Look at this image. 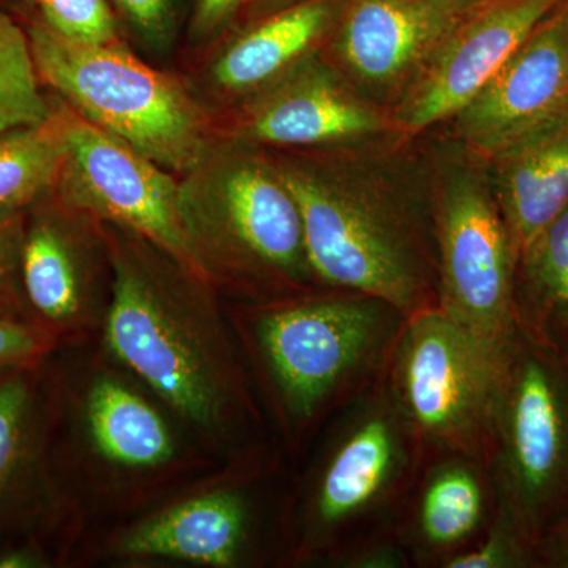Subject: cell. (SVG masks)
Instances as JSON below:
<instances>
[{
  "instance_id": "1",
  "label": "cell",
  "mask_w": 568,
  "mask_h": 568,
  "mask_svg": "<svg viewBox=\"0 0 568 568\" xmlns=\"http://www.w3.org/2000/svg\"><path fill=\"white\" fill-rule=\"evenodd\" d=\"M112 297L104 321L111 353L179 416L205 432H224L254 416L244 368L215 306L190 282V268L164 265L136 248L112 260Z\"/></svg>"
},
{
  "instance_id": "2",
  "label": "cell",
  "mask_w": 568,
  "mask_h": 568,
  "mask_svg": "<svg viewBox=\"0 0 568 568\" xmlns=\"http://www.w3.org/2000/svg\"><path fill=\"white\" fill-rule=\"evenodd\" d=\"M282 298L253 320V343L287 437L383 383L407 317L373 295L336 290Z\"/></svg>"
},
{
  "instance_id": "3",
  "label": "cell",
  "mask_w": 568,
  "mask_h": 568,
  "mask_svg": "<svg viewBox=\"0 0 568 568\" xmlns=\"http://www.w3.org/2000/svg\"><path fill=\"white\" fill-rule=\"evenodd\" d=\"M179 183V215L194 272L278 297L316 280L304 223L282 174L239 153L209 151Z\"/></svg>"
},
{
  "instance_id": "4",
  "label": "cell",
  "mask_w": 568,
  "mask_h": 568,
  "mask_svg": "<svg viewBox=\"0 0 568 568\" xmlns=\"http://www.w3.org/2000/svg\"><path fill=\"white\" fill-rule=\"evenodd\" d=\"M298 510L301 556L331 560L365 541L395 536L422 448L379 383L335 414Z\"/></svg>"
},
{
  "instance_id": "5",
  "label": "cell",
  "mask_w": 568,
  "mask_h": 568,
  "mask_svg": "<svg viewBox=\"0 0 568 568\" xmlns=\"http://www.w3.org/2000/svg\"><path fill=\"white\" fill-rule=\"evenodd\" d=\"M40 81L81 118L132 145L168 171L186 173L204 152V121L173 78L145 65L121 44H88L28 26Z\"/></svg>"
},
{
  "instance_id": "6",
  "label": "cell",
  "mask_w": 568,
  "mask_h": 568,
  "mask_svg": "<svg viewBox=\"0 0 568 568\" xmlns=\"http://www.w3.org/2000/svg\"><path fill=\"white\" fill-rule=\"evenodd\" d=\"M510 351L467 331L437 306L407 317L384 383L424 457L462 454L488 465Z\"/></svg>"
},
{
  "instance_id": "7",
  "label": "cell",
  "mask_w": 568,
  "mask_h": 568,
  "mask_svg": "<svg viewBox=\"0 0 568 568\" xmlns=\"http://www.w3.org/2000/svg\"><path fill=\"white\" fill-rule=\"evenodd\" d=\"M497 508L534 547L568 514V355L517 335L489 443Z\"/></svg>"
},
{
  "instance_id": "8",
  "label": "cell",
  "mask_w": 568,
  "mask_h": 568,
  "mask_svg": "<svg viewBox=\"0 0 568 568\" xmlns=\"http://www.w3.org/2000/svg\"><path fill=\"white\" fill-rule=\"evenodd\" d=\"M280 174L301 209L317 282L383 298L406 316L437 306V268L395 212L308 171Z\"/></svg>"
},
{
  "instance_id": "9",
  "label": "cell",
  "mask_w": 568,
  "mask_h": 568,
  "mask_svg": "<svg viewBox=\"0 0 568 568\" xmlns=\"http://www.w3.org/2000/svg\"><path fill=\"white\" fill-rule=\"evenodd\" d=\"M436 245L437 308L493 345L511 347L517 261L499 205L480 183H450L437 212Z\"/></svg>"
},
{
  "instance_id": "10",
  "label": "cell",
  "mask_w": 568,
  "mask_h": 568,
  "mask_svg": "<svg viewBox=\"0 0 568 568\" xmlns=\"http://www.w3.org/2000/svg\"><path fill=\"white\" fill-rule=\"evenodd\" d=\"M63 132L65 155L55 182L63 200L140 235L194 272L173 175L80 114L63 112Z\"/></svg>"
},
{
  "instance_id": "11",
  "label": "cell",
  "mask_w": 568,
  "mask_h": 568,
  "mask_svg": "<svg viewBox=\"0 0 568 568\" xmlns=\"http://www.w3.org/2000/svg\"><path fill=\"white\" fill-rule=\"evenodd\" d=\"M496 507L487 463L462 454L428 455L399 507L395 536L413 567L443 568L484 536Z\"/></svg>"
},
{
  "instance_id": "12",
  "label": "cell",
  "mask_w": 568,
  "mask_h": 568,
  "mask_svg": "<svg viewBox=\"0 0 568 568\" xmlns=\"http://www.w3.org/2000/svg\"><path fill=\"white\" fill-rule=\"evenodd\" d=\"M568 102V14L538 26L459 112V130L488 152H503Z\"/></svg>"
},
{
  "instance_id": "13",
  "label": "cell",
  "mask_w": 568,
  "mask_h": 568,
  "mask_svg": "<svg viewBox=\"0 0 568 568\" xmlns=\"http://www.w3.org/2000/svg\"><path fill=\"white\" fill-rule=\"evenodd\" d=\"M559 0H507L478 14L448 40L410 97L403 122L410 130L458 115Z\"/></svg>"
},
{
  "instance_id": "14",
  "label": "cell",
  "mask_w": 568,
  "mask_h": 568,
  "mask_svg": "<svg viewBox=\"0 0 568 568\" xmlns=\"http://www.w3.org/2000/svg\"><path fill=\"white\" fill-rule=\"evenodd\" d=\"M499 153L497 205L517 261L568 203V102Z\"/></svg>"
},
{
  "instance_id": "15",
  "label": "cell",
  "mask_w": 568,
  "mask_h": 568,
  "mask_svg": "<svg viewBox=\"0 0 568 568\" xmlns=\"http://www.w3.org/2000/svg\"><path fill=\"white\" fill-rule=\"evenodd\" d=\"M252 536L248 497L222 489L148 519L122 537L119 548L125 555L233 567L244 560Z\"/></svg>"
},
{
  "instance_id": "16",
  "label": "cell",
  "mask_w": 568,
  "mask_h": 568,
  "mask_svg": "<svg viewBox=\"0 0 568 568\" xmlns=\"http://www.w3.org/2000/svg\"><path fill=\"white\" fill-rule=\"evenodd\" d=\"M454 10L450 0H357L343 29V55L365 80H395L447 36Z\"/></svg>"
},
{
  "instance_id": "17",
  "label": "cell",
  "mask_w": 568,
  "mask_h": 568,
  "mask_svg": "<svg viewBox=\"0 0 568 568\" xmlns=\"http://www.w3.org/2000/svg\"><path fill=\"white\" fill-rule=\"evenodd\" d=\"M20 290L47 334L88 323L84 261L70 227L55 213L36 212L24 222Z\"/></svg>"
},
{
  "instance_id": "18",
  "label": "cell",
  "mask_w": 568,
  "mask_h": 568,
  "mask_svg": "<svg viewBox=\"0 0 568 568\" xmlns=\"http://www.w3.org/2000/svg\"><path fill=\"white\" fill-rule=\"evenodd\" d=\"M376 118L320 77L298 78L265 100L248 133L276 145H312L373 132Z\"/></svg>"
},
{
  "instance_id": "19",
  "label": "cell",
  "mask_w": 568,
  "mask_h": 568,
  "mask_svg": "<svg viewBox=\"0 0 568 568\" xmlns=\"http://www.w3.org/2000/svg\"><path fill=\"white\" fill-rule=\"evenodd\" d=\"M85 424L97 452L112 465L153 469L174 457L173 433L162 414L115 377H99L92 384Z\"/></svg>"
},
{
  "instance_id": "20",
  "label": "cell",
  "mask_w": 568,
  "mask_h": 568,
  "mask_svg": "<svg viewBox=\"0 0 568 568\" xmlns=\"http://www.w3.org/2000/svg\"><path fill=\"white\" fill-rule=\"evenodd\" d=\"M519 334L568 355V203L515 265Z\"/></svg>"
},
{
  "instance_id": "21",
  "label": "cell",
  "mask_w": 568,
  "mask_h": 568,
  "mask_svg": "<svg viewBox=\"0 0 568 568\" xmlns=\"http://www.w3.org/2000/svg\"><path fill=\"white\" fill-rule=\"evenodd\" d=\"M327 18L328 7L316 0L275 14L222 52L212 67L213 80L231 92L265 84L315 43Z\"/></svg>"
},
{
  "instance_id": "22",
  "label": "cell",
  "mask_w": 568,
  "mask_h": 568,
  "mask_svg": "<svg viewBox=\"0 0 568 568\" xmlns=\"http://www.w3.org/2000/svg\"><path fill=\"white\" fill-rule=\"evenodd\" d=\"M65 132L63 112L39 125L0 134V213H22L58 182Z\"/></svg>"
},
{
  "instance_id": "23",
  "label": "cell",
  "mask_w": 568,
  "mask_h": 568,
  "mask_svg": "<svg viewBox=\"0 0 568 568\" xmlns=\"http://www.w3.org/2000/svg\"><path fill=\"white\" fill-rule=\"evenodd\" d=\"M51 114L40 91L28 29L0 11V134L39 125Z\"/></svg>"
},
{
  "instance_id": "24",
  "label": "cell",
  "mask_w": 568,
  "mask_h": 568,
  "mask_svg": "<svg viewBox=\"0 0 568 568\" xmlns=\"http://www.w3.org/2000/svg\"><path fill=\"white\" fill-rule=\"evenodd\" d=\"M443 568H540L537 548L496 507L495 518L473 547L448 559Z\"/></svg>"
},
{
  "instance_id": "25",
  "label": "cell",
  "mask_w": 568,
  "mask_h": 568,
  "mask_svg": "<svg viewBox=\"0 0 568 568\" xmlns=\"http://www.w3.org/2000/svg\"><path fill=\"white\" fill-rule=\"evenodd\" d=\"M52 31L88 44H119L106 0H33Z\"/></svg>"
},
{
  "instance_id": "26",
  "label": "cell",
  "mask_w": 568,
  "mask_h": 568,
  "mask_svg": "<svg viewBox=\"0 0 568 568\" xmlns=\"http://www.w3.org/2000/svg\"><path fill=\"white\" fill-rule=\"evenodd\" d=\"M31 416V392L22 376L0 381V495L13 477L24 450Z\"/></svg>"
},
{
  "instance_id": "27",
  "label": "cell",
  "mask_w": 568,
  "mask_h": 568,
  "mask_svg": "<svg viewBox=\"0 0 568 568\" xmlns=\"http://www.w3.org/2000/svg\"><path fill=\"white\" fill-rule=\"evenodd\" d=\"M50 334L36 324L0 316V369L32 364L50 349Z\"/></svg>"
},
{
  "instance_id": "28",
  "label": "cell",
  "mask_w": 568,
  "mask_h": 568,
  "mask_svg": "<svg viewBox=\"0 0 568 568\" xmlns=\"http://www.w3.org/2000/svg\"><path fill=\"white\" fill-rule=\"evenodd\" d=\"M24 216L22 213H0V302L18 304L20 286V252Z\"/></svg>"
},
{
  "instance_id": "29",
  "label": "cell",
  "mask_w": 568,
  "mask_h": 568,
  "mask_svg": "<svg viewBox=\"0 0 568 568\" xmlns=\"http://www.w3.org/2000/svg\"><path fill=\"white\" fill-rule=\"evenodd\" d=\"M342 568H409L413 560L396 536L376 538L328 560Z\"/></svg>"
},
{
  "instance_id": "30",
  "label": "cell",
  "mask_w": 568,
  "mask_h": 568,
  "mask_svg": "<svg viewBox=\"0 0 568 568\" xmlns=\"http://www.w3.org/2000/svg\"><path fill=\"white\" fill-rule=\"evenodd\" d=\"M115 3L145 39H166L173 24L174 0H115Z\"/></svg>"
},
{
  "instance_id": "31",
  "label": "cell",
  "mask_w": 568,
  "mask_h": 568,
  "mask_svg": "<svg viewBox=\"0 0 568 568\" xmlns=\"http://www.w3.org/2000/svg\"><path fill=\"white\" fill-rule=\"evenodd\" d=\"M537 556L540 568H568V514L540 538Z\"/></svg>"
},
{
  "instance_id": "32",
  "label": "cell",
  "mask_w": 568,
  "mask_h": 568,
  "mask_svg": "<svg viewBox=\"0 0 568 568\" xmlns=\"http://www.w3.org/2000/svg\"><path fill=\"white\" fill-rule=\"evenodd\" d=\"M245 0H197L193 29L200 36L215 32L235 13Z\"/></svg>"
},
{
  "instance_id": "33",
  "label": "cell",
  "mask_w": 568,
  "mask_h": 568,
  "mask_svg": "<svg viewBox=\"0 0 568 568\" xmlns=\"http://www.w3.org/2000/svg\"><path fill=\"white\" fill-rule=\"evenodd\" d=\"M40 559L31 549H7L0 552V568L40 567Z\"/></svg>"
},
{
  "instance_id": "34",
  "label": "cell",
  "mask_w": 568,
  "mask_h": 568,
  "mask_svg": "<svg viewBox=\"0 0 568 568\" xmlns=\"http://www.w3.org/2000/svg\"><path fill=\"white\" fill-rule=\"evenodd\" d=\"M10 310L11 308H9V306L3 305L2 302H0V316H11Z\"/></svg>"
},
{
  "instance_id": "35",
  "label": "cell",
  "mask_w": 568,
  "mask_h": 568,
  "mask_svg": "<svg viewBox=\"0 0 568 568\" xmlns=\"http://www.w3.org/2000/svg\"><path fill=\"white\" fill-rule=\"evenodd\" d=\"M452 3H454V6H459V3H466L467 0H450Z\"/></svg>"
},
{
  "instance_id": "36",
  "label": "cell",
  "mask_w": 568,
  "mask_h": 568,
  "mask_svg": "<svg viewBox=\"0 0 568 568\" xmlns=\"http://www.w3.org/2000/svg\"><path fill=\"white\" fill-rule=\"evenodd\" d=\"M9 2H24V0H9Z\"/></svg>"
}]
</instances>
